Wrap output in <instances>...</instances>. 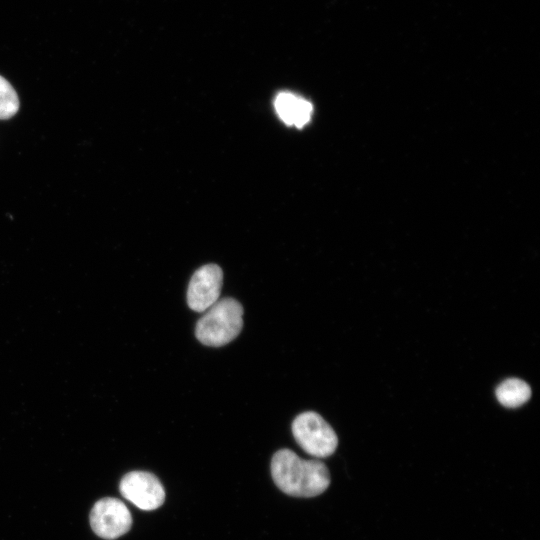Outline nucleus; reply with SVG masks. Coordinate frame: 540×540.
Wrapping results in <instances>:
<instances>
[{"label": "nucleus", "mask_w": 540, "mask_h": 540, "mask_svg": "<svg viewBox=\"0 0 540 540\" xmlns=\"http://www.w3.org/2000/svg\"><path fill=\"white\" fill-rule=\"evenodd\" d=\"M121 495L141 510H154L165 500V490L152 473L132 471L123 476L119 484Z\"/></svg>", "instance_id": "39448f33"}, {"label": "nucleus", "mask_w": 540, "mask_h": 540, "mask_svg": "<svg viewBox=\"0 0 540 540\" xmlns=\"http://www.w3.org/2000/svg\"><path fill=\"white\" fill-rule=\"evenodd\" d=\"M19 109V99L12 85L0 76V119H9Z\"/></svg>", "instance_id": "1a4fd4ad"}, {"label": "nucleus", "mask_w": 540, "mask_h": 540, "mask_svg": "<svg viewBox=\"0 0 540 540\" xmlns=\"http://www.w3.org/2000/svg\"><path fill=\"white\" fill-rule=\"evenodd\" d=\"M223 282L222 269L216 264L200 267L192 275L187 289V304L196 312H204L219 300Z\"/></svg>", "instance_id": "423d86ee"}, {"label": "nucleus", "mask_w": 540, "mask_h": 540, "mask_svg": "<svg viewBox=\"0 0 540 540\" xmlns=\"http://www.w3.org/2000/svg\"><path fill=\"white\" fill-rule=\"evenodd\" d=\"M496 397L503 406L516 408L530 399L531 388L521 379L509 378L496 388Z\"/></svg>", "instance_id": "6e6552de"}, {"label": "nucleus", "mask_w": 540, "mask_h": 540, "mask_svg": "<svg viewBox=\"0 0 540 540\" xmlns=\"http://www.w3.org/2000/svg\"><path fill=\"white\" fill-rule=\"evenodd\" d=\"M90 524L98 536L111 540L130 530L132 516L121 500L103 498L94 504L90 513Z\"/></svg>", "instance_id": "20e7f679"}, {"label": "nucleus", "mask_w": 540, "mask_h": 540, "mask_svg": "<svg viewBox=\"0 0 540 540\" xmlns=\"http://www.w3.org/2000/svg\"><path fill=\"white\" fill-rule=\"evenodd\" d=\"M270 467L276 486L293 497L318 496L330 484L329 471L322 461L302 459L289 449L277 451Z\"/></svg>", "instance_id": "f257e3e1"}, {"label": "nucleus", "mask_w": 540, "mask_h": 540, "mask_svg": "<svg viewBox=\"0 0 540 540\" xmlns=\"http://www.w3.org/2000/svg\"><path fill=\"white\" fill-rule=\"evenodd\" d=\"M276 113L287 125L302 128L312 115V104L306 99L290 92H280L274 101Z\"/></svg>", "instance_id": "0eeeda50"}, {"label": "nucleus", "mask_w": 540, "mask_h": 540, "mask_svg": "<svg viewBox=\"0 0 540 540\" xmlns=\"http://www.w3.org/2000/svg\"><path fill=\"white\" fill-rule=\"evenodd\" d=\"M243 307L226 297L209 307L197 321L196 338L206 346L220 347L234 340L243 327Z\"/></svg>", "instance_id": "f03ea898"}, {"label": "nucleus", "mask_w": 540, "mask_h": 540, "mask_svg": "<svg viewBox=\"0 0 540 540\" xmlns=\"http://www.w3.org/2000/svg\"><path fill=\"white\" fill-rule=\"evenodd\" d=\"M292 433L298 445L316 458L332 455L338 445L335 431L316 412L307 411L299 414L293 420Z\"/></svg>", "instance_id": "7ed1b4c3"}]
</instances>
